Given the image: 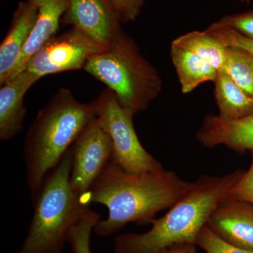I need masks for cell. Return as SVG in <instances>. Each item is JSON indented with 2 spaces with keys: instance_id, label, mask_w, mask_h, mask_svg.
<instances>
[{
  "instance_id": "cell-23",
  "label": "cell",
  "mask_w": 253,
  "mask_h": 253,
  "mask_svg": "<svg viewBox=\"0 0 253 253\" xmlns=\"http://www.w3.org/2000/svg\"><path fill=\"white\" fill-rule=\"evenodd\" d=\"M252 163L247 172L242 175L231 187L226 198L249 203L253 206V151Z\"/></svg>"
},
{
  "instance_id": "cell-22",
  "label": "cell",
  "mask_w": 253,
  "mask_h": 253,
  "mask_svg": "<svg viewBox=\"0 0 253 253\" xmlns=\"http://www.w3.org/2000/svg\"><path fill=\"white\" fill-rule=\"evenodd\" d=\"M206 31L209 32L221 44L228 46L241 48L253 54V40L246 38L234 30L227 28L208 27Z\"/></svg>"
},
{
  "instance_id": "cell-12",
  "label": "cell",
  "mask_w": 253,
  "mask_h": 253,
  "mask_svg": "<svg viewBox=\"0 0 253 253\" xmlns=\"http://www.w3.org/2000/svg\"><path fill=\"white\" fill-rule=\"evenodd\" d=\"M39 76L24 71L1 85L0 89V140H11L23 129L27 110L23 99L25 95Z\"/></svg>"
},
{
  "instance_id": "cell-8",
  "label": "cell",
  "mask_w": 253,
  "mask_h": 253,
  "mask_svg": "<svg viewBox=\"0 0 253 253\" xmlns=\"http://www.w3.org/2000/svg\"><path fill=\"white\" fill-rule=\"evenodd\" d=\"M71 151L72 167L70 184L73 193L81 201L106 164L111 161L112 141L96 117L83 129Z\"/></svg>"
},
{
  "instance_id": "cell-9",
  "label": "cell",
  "mask_w": 253,
  "mask_h": 253,
  "mask_svg": "<svg viewBox=\"0 0 253 253\" xmlns=\"http://www.w3.org/2000/svg\"><path fill=\"white\" fill-rule=\"evenodd\" d=\"M62 22L81 30L104 49L122 23L111 0H69Z\"/></svg>"
},
{
  "instance_id": "cell-5",
  "label": "cell",
  "mask_w": 253,
  "mask_h": 253,
  "mask_svg": "<svg viewBox=\"0 0 253 253\" xmlns=\"http://www.w3.org/2000/svg\"><path fill=\"white\" fill-rule=\"evenodd\" d=\"M71 149L46 176L33 201V214L27 236L16 253H63L71 227L88 208L70 184Z\"/></svg>"
},
{
  "instance_id": "cell-7",
  "label": "cell",
  "mask_w": 253,
  "mask_h": 253,
  "mask_svg": "<svg viewBox=\"0 0 253 253\" xmlns=\"http://www.w3.org/2000/svg\"><path fill=\"white\" fill-rule=\"evenodd\" d=\"M104 49L85 33L72 27L44 43L28 59L24 70L42 78L47 75L84 69L89 58Z\"/></svg>"
},
{
  "instance_id": "cell-15",
  "label": "cell",
  "mask_w": 253,
  "mask_h": 253,
  "mask_svg": "<svg viewBox=\"0 0 253 253\" xmlns=\"http://www.w3.org/2000/svg\"><path fill=\"white\" fill-rule=\"evenodd\" d=\"M170 56L183 94H189L207 82L214 83L217 78L216 68L186 48L172 43Z\"/></svg>"
},
{
  "instance_id": "cell-4",
  "label": "cell",
  "mask_w": 253,
  "mask_h": 253,
  "mask_svg": "<svg viewBox=\"0 0 253 253\" xmlns=\"http://www.w3.org/2000/svg\"><path fill=\"white\" fill-rule=\"evenodd\" d=\"M83 70L107 86L134 116L147 109L162 91L157 69L122 28L106 49L89 58Z\"/></svg>"
},
{
  "instance_id": "cell-10",
  "label": "cell",
  "mask_w": 253,
  "mask_h": 253,
  "mask_svg": "<svg viewBox=\"0 0 253 253\" xmlns=\"http://www.w3.org/2000/svg\"><path fill=\"white\" fill-rule=\"evenodd\" d=\"M207 226L231 245L253 250V206L226 198L208 219Z\"/></svg>"
},
{
  "instance_id": "cell-11",
  "label": "cell",
  "mask_w": 253,
  "mask_h": 253,
  "mask_svg": "<svg viewBox=\"0 0 253 253\" xmlns=\"http://www.w3.org/2000/svg\"><path fill=\"white\" fill-rule=\"evenodd\" d=\"M197 139L206 148L222 145L237 151H253V113L234 120L208 115L198 131Z\"/></svg>"
},
{
  "instance_id": "cell-2",
  "label": "cell",
  "mask_w": 253,
  "mask_h": 253,
  "mask_svg": "<svg viewBox=\"0 0 253 253\" xmlns=\"http://www.w3.org/2000/svg\"><path fill=\"white\" fill-rule=\"evenodd\" d=\"M243 173L236 170L221 176H200L186 196L163 217L153 220L149 231L116 236L114 253H161L174 245H196L198 236L211 214L227 197Z\"/></svg>"
},
{
  "instance_id": "cell-17",
  "label": "cell",
  "mask_w": 253,
  "mask_h": 253,
  "mask_svg": "<svg viewBox=\"0 0 253 253\" xmlns=\"http://www.w3.org/2000/svg\"><path fill=\"white\" fill-rule=\"evenodd\" d=\"M172 43L199 55L218 71L224 68L228 47L221 44L206 30L190 32L176 38Z\"/></svg>"
},
{
  "instance_id": "cell-3",
  "label": "cell",
  "mask_w": 253,
  "mask_h": 253,
  "mask_svg": "<svg viewBox=\"0 0 253 253\" xmlns=\"http://www.w3.org/2000/svg\"><path fill=\"white\" fill-rule=\"evenodd\" d=\"M96 117L94 100L83 103L61 88L40 110L25 139L26 183L31 199L57 166L83 129Z\"/></svg>"
},
{
  "instance_id": "cell-24",
  "label": "cell",
  "mask_w": 253,
  "mask_h": 253,
  "mask_svg": "<svg viewBox=\"0 0 253 253\" xmlns=\"http://www.w3.org/2000/svg\"><path fill=\"white\" fill-rule=\"evenodd\" d=\"M145 0H111L121 23L135 21L140 14Z\"/></svg>"
},
{
  "instance_id": "cell-20",
  "label": "cell",
  "mask_w": 253,
  "mask_h": 253,
  "mask_svg": "<svg viewBox=\"0 0 253 253\" xmlns=\"http://www.w3.org/2000/svg\"><path fill=\"white\" fill-rule=\"evenodd\" d=\"M196 245L206 253H253V250L237 247L221 239L207 225L200 232Z\"/></svg>"
},
{
  "instance_id": "cell-25",
  "label": "cell",
  "mask_w": 253,
  "mask_h": 253,
  "mask_svg": "<svg viewBox=\"0 0 253 253\" xmlns=\"http://www.w3.org/2000/svg\"><path fill=\"white\" fill-rule=\"evenodd\" d=\"M196 245L192 244H181L174 245L164 250L161 253H197Z\"/></svg>"
},
{
  "instance_id": "cell-18",
  "label": "cell",
  "mask_w": 253,
  "mask_h": 253,
  "mask_svg": "<svg viewBox=\"0 0 253 253\" xmlns=\"http://www.w3.org/2000/svg\"><path fill=\"white\" fill-rule=\"evenodd\" d=\"M222 71L253 98V54L241 48L228 46L227 56Z\"/></svg>"
},
{
  "instance_id": "cell-14",
  "label": "cell",
  "mask_w": 253,
  "mask_h": 253,
  "mask_svg": "<svg viewBox=\"0 0 253 253\" xmlns=\"http://www.w3.org/2000/svg\"><path fill=\"white\" fill-rule=\"evenodd\" d=\"M28 1L36 6L38 16L34 29L21 53L11 78L23 71L28 59L44 45V43L56 36L59 30L61 18L63 17L67 11L69 3V0Z\"/></svg>"
},
{
  "instance_id": "cell-13",
  "label": "cell",
  "mask_w": 253,
  "mask_h": 253,
  "mask_svg": "<svg viewBox=\"0 0 253 253\" xmlns=\"http://www.w3.org/2000/svg\"><path fill=\"white\" fill-rule=\"evenodd\" d=\"M38 10L28 0L21 1L15 11L7 34L0 45V84L12 77L15 67L34 29Z\"/></svg>"
},
{
  "instance_id": "cell-16",
  "label": "cell",
  "mask_w": 253,
  "mask_h": 253,
  "mask_svg": "<svg viewBox=\"0 0 253 253\" xmlns=\"http://www.w3.org/2000/svg\"><path fill=\"white\" fill-rule=\"evenodd\" d=\"M214 83L219 117L238 119L253 113V98L241 89L224 71L218 72Z\"/></svg>"
},
{
  "instance_id": "cell-21",
  "label": "cell",
  "mask_w": 253,
  "mask_h": 253,
  "mask_svg": "<svg viewBox=\"0 0 253 253\" xmlns=\"http://www.w3.org/2000/svg\"><path fill=\"white\" fill-rule=\"evenodd\" d=\"M210 27L230 28L253 40V11L224 16Z\"/></svg>"
},
{
  "instance_id": "cell-26",
  "label": "cell",
  "mask_w": 253,
  "mask_h": 253,
  "mask_svg": "<svg viewBox=\"0 0 253 253\" xmlns=\"http://www.w3.org/2000/svg\"><path fill=\"white\" fill-rule=\"evenodd\" d=\"M246 1H247V0H246Z\"/></svg>"
},
{
  "instance_id": "cell-1",
  "label": "cell",
  "mask_w": 253,
  "mask_h": 253,
  "mask_svg": "<svg viewBox=\"0 0 253 253\" xmlns=\"http://www.w3.org/2000/svg\"><path fill=\"white\" fill-rule=\"evenodd\" d=\"M194 181L163 169L134 174L123 170L112 161L105 166L89 191L81 199L86 207L104 205L109 213L94 228L96 235L116 234L129 223L151 224L158 212L169 209L189 192Z\"/></svg>"
},
{
  "instance_id": "cell-6",
  "label": "cell",
  "mask_w": 253,
  "mask_h": 253,
  "mask_svg": "<svg viewBox=\"0 0 253 253\" xmlns=\"http://www.w3.org/2000/svg\"><path fill=\"white\" fill-rule=\"evenodd\" d=\"M94 102L96 118L112 141L113 162L134 174L163 169L162 164L141 144L133 124L134 115L120 104L112 91L104 89Z\"/></svg>"
},
{
  "instance_id": "cell-19",
  "label": "cell",
  "mask_w": 253,
  "mask_h": 253,
  "mask_svg": "<svg viewBox=\"0 0 253 253\" xmlns=\"http://www.w3.org/2000/svg\"><path fill=\"white\" fill-rule=\"evenodd\" d=\"M101 220L99 213L87 208L71 227L68 243L73 253H91L90 237L95 226Z\"/></svg>"
}]
</instances>
